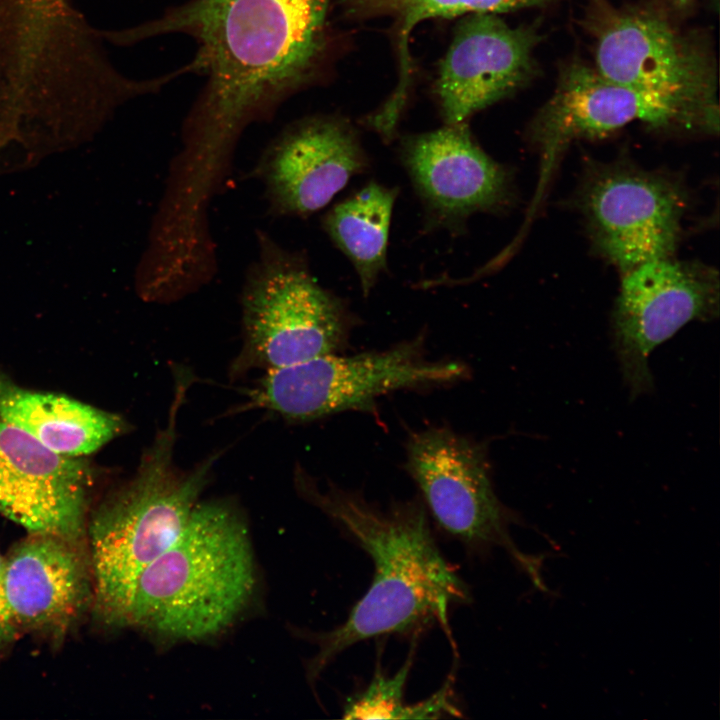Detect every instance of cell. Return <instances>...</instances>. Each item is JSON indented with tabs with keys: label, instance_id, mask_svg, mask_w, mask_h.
Returning a JSON list of instances; mask_svg holds the SVG:
<instances>
[{
	"label": "cell",
	"instance_id": "cell-1",
	"mask_svg": "<svg viewBox=\"0 0 720 720\" xmlns=\"http://www.w3.org/2000/svg\"><path fill=\"white\" fill-rule=\"evenodd\" d=\"M330 3L189 0L109 38L126 45L172 33L195 40L192 73L206 82L184 121L180 154L200 169L224 171L244 129L269 120L319 74Z\"/></svg>",
	"mask_w": 720,
	"mask_h": 720
},
{
	"label": "cell",
	"instance_id": "cell-2",
	"mask_svg": "<svg viewBox=\"0 0 720 720\" xmlns=\"http://www.w3.org/2000/svg\"><path fill=\"white\" fill-rule=\"evenodd\" d=\"M303 495L348 532L374 565L371 585L345 622L317 634L308 664L315 680L341 652L371 637L404 632L429 621L449 630V610L471 600L469 589L443 557L419 499L383 509L360 493L330 485L319 490L304 474Z\"/></svg>",
	"mask_w": 720,
	"mask_h": 720
},
{
	"label": "cell",
	"instance_id": "cell-3",
	"mask_svg": "<svg viewBox=\"0 0 720 720\" xmlns=\"http://www.w3.org/2000/svg\"><path fill=\"white\" fill-rule=\"evenodd\" d=\"M256 584L245 521L232 504L198 502L180 537L141 573L126 625L166 642L224 632Z\"/></svg>",
	"mask_w": 720,
	"mask_h": 720
},
{
	"label": "cell",
	"instance_id": "cell-4",
	"mask_svg": "<svg viewBox=\"0 0 720 720\" xmlns=\"http://www.w3.org/2000/svg\"><path fill=\"white\" fill-rule=\"evenodd\" d=\"M177 391L169 424L143 455L134 476L109 495L88 525L93 610L104 624L124 626L136 583L180 537L208 483L215 457L184 472L173 462Z\"/></svg>",
	"mask_w": 720,
	"mask_h": 720
},
{
	"label": "cell",
	"instance_id": "cell-5",
	"mask_svg": "<svg viewBox=\"0 0 720 720\" xmlns=\"http://www.w3.org/2000/svg\"><path fill=\"white\" fill-rule=\"evenodd\" d=\"M259 256L243 286V347L234 370L276 369L335 353L345 343L353 315L321 287L303 256L258 232Z\"/></svg>",
	"mask_w": 720,
	"mask_h": 720
},
{
	"label": "cell",
	"instance_id": "cell-6",
	"mask_svg": "<svg viewBox=\"0 0 720 720\" xmlns=\"http://www.w3.org/2000/svg\"><path fill=\"white\" fill-rule=\"evenodd\" d=\"M580 25L593 41V66L603 76L719 117L712 49L660 8L588 0Z\"/></svg>",
	"mask_w": 720,
	"mask_h": 720
},
{
	"label": "cell",
	"instance_id": "cell-7",
	"mask_svg": "<svg viewBox=\"0 0 720 720\" xmlns=\"http://www.w3.org/2000/svg\"><path fill=\"white\" fill-rule=\"evenodd\" d=\"M468 375L462 362L427 358L419 336L381 351L329 353L267 370L251 402L304 422L349 410L369 412L388 393L455 383Z\"/></svg>",
	"mask_w": 720,
	"mask_h": 720
},
{
	"label": "cell",
	"instance_id": "cell-8",
	"mask_svg": "<svg viewBox=\"0 0 720 720\" xmlns=\"http://www.w3.org/2000/svg\"><path fill=\"white\" fill-rule=\"evenodd\" d=\"M635 121L656 130L717 134L719 128L718 117L613 81L584 61L564 64L554 92L529 128V139L540 154L531 213L536 211L559 157L572 142L599 139Z\"/></svg>",
	"mask_w": 720,
	"mask_h": 720
},
{
	"label": "cell",
	"instance_id": "cell-9",
	"mask_svg": "<svg viewBox=\"0 0 720 720\" xmlns=\"http://www.w3.org/2000/svg\"><path fill=\"white\" fill-rule=\"evenodd\" d=\"M687 199L678 180L624 160L592 163L577 194L593 247L622 274L673 256Z\"/></svg>",
	"mask_w": 720,
	"mask_h": 720
},
{
	"label": "cell",
	"instance_id": "cell-10",
	"mask_svg": "<svg viewBox=\"0 0 720 720\" xmlns=\"http://www.w3.org/2000/svg\"><path fill=\"white\" fill-rule=\"evenodd\" d=\"M719 273L698 261L652 259L623 274L612 313L613 345L633 397L653 387L649 357L687 323L719 313Z\"/></svg>",
	"mask_w": 720,
	"mask_h": 720
},
{
	"label": "cell",
	"instance_id": "cell-11",
	"mask_svg": "<svg viewBox=\"0 0 720 720\" xmlns=\"http://www.w3.org/2000/svg\"><path fill=\"white\" fill-rule=\"evenodd\" d=\"M406 469L436 522L471 547L504 546L519 561L510 540L513 514L498 499L486 448L447 427L410 435Z\"/></svg>",
	"mask_w": 720,
	"mask_h": 720
},
{
	"label": "cell",
	"instance_id": "cell-12",
	"mask_svg": "<svg viewBox=\"0 0 720 720\" xmlns=\"http://www.w3.org/2000/svg\"><path fill=\"white\" fill-rule=\"evenodd\" d=\"M534 26L512 27L498 14L461 17L442 58L435 94L445 124H463L512 95L536 74Z\"/></svg>",
	"mask_w": 720,
	"mask_h": 720
},
{
	"label": "cell",
	"instance_id": "cell-13",
	"mask_svg": "<svg viewBox=\"0 0 720 720\" xmlns=\"http://www.w3.org/2000/svg\"><path fill=\"white\" fill-rule=\"evenodd\" d=\"M369 160L353 126L328 115L286 127L264 151L257 175L275 216H308L327 205Z\"/></svg>",
	"mask_w": 720,
	"mask_h": 720
},
{
	"label": "cell",
	"instance_id": "cell-14",
	"mask_svg": "<svg viewBox=\"0 0 720 720\" xmlns=\"http://www.w3.org/2000/svg\"><path fill=\"white\" fill-rule=\"evenodd\" d=\"M95 472L0 419V513L30 534L85 541Z\"/></svg>",
	"mask_w": 720,
	"mask_h": 720
},
{
	"label": "cell",
	"instance_id": "cell-15",
	"mask_svg": "<svg viewBox=\"0 0 720 720\" xmlns=\"http://www.w3.org/2000/svg\"><path fill=\"white\" fill-rule=\"evenodd\" d=\"M2 593L19 637L61 640L93 606L94 583L85 541L30 534L4 556Z\"/></svg>",
	"mask_w": 720,
	"mask_h": 720
},
{
	"label": "cell",
	"instance_id": "cell-16",
	"mask_svg": "<svg viewBox=\"0 0 720 720\" xmlns=\"http://www.w3.org/2000/svg\"><path fill=\"white\" fill-rule=\"evenodd\" d=\"M400 157L431 226L456 230L470 215L501 211L513 198L509 170L474 141L466 123L406 137Z\"/></svg>",
	"mask_w": 720,
	"mask_h": 720
},
{
	"label": "cell",
	"instance_id": "cell-17",
	"mask_svg": "<svg viewBox=\"0 0 720 720\" xmlns=\"http://www.w3.org/2000/svg\"><path fill=\"white\" fill-rule=\"evenodd\" d=\"M0 419L70 457H85L128 430L120 415L66 395L27 389L1 370Z\"/></svg>",
	"mask_w": 720,
	"mask_h": 720
},
{
	"label": "cell",
	"instance_id": "cell-18",
	"mask_svg": "<svg viewBox=\"0 0 720 720\" xmlns=\"http://www.w3.org/2000/svg\"><path fill=\"white\" fill-rule=\"evenodd\" d=\"M397 188L370 182L335 204L322 227L354 266L367 296L387 266V244Z\"/></svg>",
	"mask_w": 720,
	"mask_h": 720
},
{
	"label": "cell",
	"instance_id": "cell-19",
	"mask_svg": "<svg viewBox=\"0 0 720 720\" xmlns=\"http://www.w3.org/2000/svg\"><path fill=\"white\" fill-rule=\"evenodd\" d=\"M548 0H348L352 16L385 17L396 32L399 77L392 91L394 97H408L413 64L409 39L422 22L436 18L463 17L476 13L499 14L545 3Z\"/></svg>",
	"mask_w": 720,
	"mask_h": 720
},
{
	"label": "cell",
	"instance_id": "cell-20",
	"mask_svg": "<svg viewBox=\"0 0 720 720\" xmlns=\"http://www.w3.org/2000/svg\"><path fill=\"white\" fill-rule=\"evenodd\" d=\"M413 660L410 652L405 663L393 675L379 670L367 688L350 698L343 710L345 719H408V707L404 703V689Z\"/></svg>",
	"mask_w": 720,
	"mask_h": 720
},
{
	"label": "cell",
	"instance_id": "cell-21",
	"mask_svg": "<svg viewBox=\"0 0 720 720\" xmlns=\"http://www.w3.org/2000/svg\"><path fill=\"white\" fill-rule=\"evenodd\" d=\"M4 556L0 554V656L18 636L14 632L5 609L2 593V568Z\"/></svg>",
	"mask_w": 720,
	"mask_h": 720
},
{
	"label": "cell",
	"instance_id": "cell-22",
	"mask_svg": "<svg viewBox=\"0 0 720 720\" xmlns=\"http://www.w3.org/2000/svg\"><path fill=\"white\" fill-rule=\"evenodd\" d=\"M678 6L686 7L692 0H674Z\"/></svg>",
	"mask_w": 720,
	"mask_h": 720
}]
</instances>
